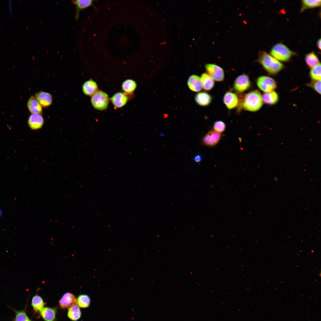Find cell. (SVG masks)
I'll list each match as a JSON object with an SVG mask.
<instances>
[{"instance_id":"cell-1","label":"cell","mask_w":321,"mask_h":321,"mask_svg":"<svg viewBox=\"0 0 321 321\" xmlns=\"http://www.w3.org/2000/svg\"><path fill=\"white\" fill-rule=\"evenodd\" d=\"M263 104L262 95L256 90L245 94L240 99L239 106L245 110L255 112L261 108Z\"/></svg>"},{"instance_id":"cell-2","label":"cell","mask_w":321,"mask_h":321,"mask_svg":"<svg viewBox=\"0 0 321 321\" xmlns=\"http://www.w3.org/2000/svg\"><path fill=\"white\" fill-rule=\"evenodd\" d=\"M257 62L270 74L275 75L284 67L283 64L265 51H260Z\"/></svg>"},{"instance_id":"cell-3","label":"cell","mask_w":321,"mask_h":321,"mask_svg":"<svg viewBox=\"0 0 321 321\" xmlns=\"http://www.w3.org/2000/svg\"><path fill=\"white\" fill-rule=\"evenodd\" d=\"M271 55L276 59L283 62L289 61L295 53L281 43L274 45L270 51Z\"/></svg>"},{"instance_id":"cell-4","label":"cell","mask_w":321,"mask_h":321,"mask_svg":"<svg viewBox=\"0 0 321 321\" xmlns=\"http://www.w3.org/2000/svg\"><path fill=\"white\" fill-rule=\"evenodd\" d=\"M91 101L92 106L95 109L103 110L108 107L109 98L108 95L101 91H97L92 96Z\"/></svg>"},{"instance_id":"cell-5","label":"cell","mask_w":321,"mask_h":321,"mask_svg":"<svg viewBox=\"0 0 321 321\" xmlns=\"http://www.w3.org/2000/svg\"><path fill=\"white\" fill-rule=\"evenodd\" d=\"M256 84L259 89L265 92L273 91L277 86L276 82L274 79L266 76L259 77L257 79Z\"/></svg>"},{"instance_id":"cell-6","label":"cell","mask_w":321,"mask_h":321,"mask_svg":"<svg viewBox=\"0 0 321 321\" xmlns=\"http://www.w3.org/2000/svg\"><path fill=\"white\" fill-rule=\"evenodd\" d=\"M251 84L248 76L243 74L238 76L235 79L233 84V88L237 92L241 93L249 89Z\"/></svg>"},{"instance_id":"cell-7","label":"cell","mask_w":321,"mask_h":321,"mask_svg":"<svg viewBox=\"0 0 321 321\" xmlns=\"http://www.w3.org/2000/svg\"><path fill=\"white\" fill-rule=\"evenodd\" d=\"M207 73L213 80L218 82L224 81V73L223 69L219 66L214 64L209 63L205 65Z\"/></svg>"},{"instance_id":"cell-8","label":"cell","mask_w":321,"mask_h":321,"mask_svg":"<svg viewBox=\"0 0 321 321\" xmlns=\"http://www.w3.org/2000/svg\"><path fill=\"white\" fill-rule=\"evenodd\" d=\"M223 101L227 108L228 109L231 110L239 106L240 100L237 93L229 91L224 94Z\"/></svg>"},{"instance_id":"cell-9","label":"cell","mask_w":321,"mask_h":321,"mask_svg":"<svg viewBox=\"0 0 321 321\" xmlns=\"http://www.w3.org/2000/svg\"><path fill=\"white\" fill-rule=\"evenodd\" d=\"M222 136L221 133L212 130L209 131L203 137L202 143L206 146L213 147L218 144Z\"/></svg>"},{"instance_id":"cell-10","label":"cell","mask_w":321,"mask_h":321,"mask_svg":"<svg viewBox=\"0 0 321 321\" xmlns=\"http://www.w3.org/2000/svg\"><path fill=\"white\" fill-rule=\"evenodd\" d=\"M28 123L29 126L32 129L37 130L42 128L44 123V120L40 114H32L28 119Z\"/></svg>"},{"instance_id":"cell-11","label":"cell","mask_w":321,"mask_h":321,"mask_svg":"<svg viewBox=\"0 0 321 321\" xmlns=\"http://www.w3.org/2000/svg\"><path fill=\"white\" fill-rule=\"evenodd\" d=\"M59 306L62 309H68L73 305L77 304L75 296L70 292L65 293L59 301Z\"/></svg>"},{"instance_id":"cell-12","label":"cell","mask_w":321,"mask_h":321,"mask_svg":"<svg viewBox=\"0 0 321 321\" xmlns=\"http://www.w3.org/2000/svg\"><path fill=\"white\" fill-rule=\"evenodd\" d=\"M35 97L42 107H48L52 104V97L49 93L40 92L36 94Z\"/></svg>"},{"instance_id":"cell-13","label":"cell","mask_w":321,"mask_h":321,"mask_svg":"<svg viewBox=\"0 0 321 321\" xmlns=\"http://www.w3.org/2000/svg\"><path fill=\"white\" fill-rule=\"evenodd\" d=\"M195 98L196 102L198 105L203 106H208L212 100L211 95L204 92L197 93L195 96Z\"/></svg>"},{"instance_id":"cell-14","label":"cell","mask_w":321,"mask_h":321,"mask_svg":"<svg viewBox=\"0 0 321 321\" xmlns=\"http://www.w3.org/2000/svg\"><path fill=\"white\" fill-rule=\"evenodd\" d=\"M188 85L191 90L195 92H199L202 88L200 77L196 75H192L189 77Z\"/></svg>"},{"instance_id":"cell-15","label":"cell","mask_w":321,"mask_h":321,"mask_svg":"<svg viewBox=\"0 0 321 321\" xmlns=\"http://www.w3.org/2000/svg\"><path fill=\"white\" fill-rule=\"evenodd\" d=\"M128 99L127 96L122 92L116 93L111 98L112 104L117 108H121L124 106L127 103Z\"/></svg>"},{"instance_id":"cell-16","label":"cell","mask_w":321,"mask_h":321,"mask_svg":"<svg viewBox=\"0 0 321 321\" xmlns=\"http://www.w3.org/2000/svg\"><path fill=\"white\" fill-rule=\"evenodd\" d=\"M94 1L92 0H75L72 1V2L75 5L76 13L75 19H78L79 13L82 10L90 6H94Z\"/></svg>"},{"instance_id":"cell-17","label":"cell","mask_w":321,"mask_h":321,"mask_svg":"<svg viewBox=\"0 0 321 321\" xmlns=\"http://www.w3.org/2000/svg\"><path fill=\"white\" fill-rule=\"evenodd\" d=\"M27 106L29 111L32 114H40L42 112V106L34 96H31L29 99Z\"/></svg>"},{"instance_id":"cell-18","label":"cell","mask_w":321,"mask_h":321,"mask_svg":"<svg viewBox=\"0 0 321 321\" xmlns=\"http://www.w3.org/2000/svg\"><path fill=\"white\" fill-rule=\"evenodd\" d=\"M39 311L41 316L45 321H54L56 318V309L55 308L44 307Z\"/></svg>"},{"instance_id":"cell-19","label":"cell","mask_w":321,"mask_h":321,"mask_svg":"<svg viewBox=\"0 0 321 321\" xmlns=\"http://www.w3.org/2000/svg\"><path fill=\"white\" fill-rule=\"evenodd\" d=\"M97 83L92 80L86 81L82 86L84 93L88 96H92L97 91Z\"/></svg>"},{"instance_id":"cell-20","label":"cell","mask_w":321,"mask_h":321,"mask_svg":"<svg viewBox=\"0 0 321 321\" xmlns=\"http://www.w3.org/2000/svg\"><path fill=\"white\" fill-rule=\"evenodd\" d=\"M202 88L206 91H210L214 87V80L207 73H202L200 77Z\"/></svg>"},{"instance_id":"cell-21","label":"cell","mask_w":321,"mask_h":321,"mask_svg":"<svg viewBox=\"0 0 321 321\" xmlns=\"http://www.w3.org/2000/svg\"><path fill=\"white\" fill-rule=\"evenodd\" d=\"M263 101L269 105H274L278 100V95L274 91L265 92L262 96Z\"/></svg>"},{"instance_id":"cell-22","label":"cell","mask_w":321,"mask_h":321,"mask_svg":"<svg viewBox=\"0 0 321 321\" xmlns=\"http://www.w3.org/2000/svg\"><path fill=\"white\" fill-rule=\"evenodd\" d=\"M81 315L80 307L77 304L73 305L68 309L67 316L71 320L76 321L81 317Z\"/></svg>"},{"instance_id":"cell-23","label":"cell","mask_w":321,"mask_h":321,"mask_svg":"<svg viewBox=\"0 0 321 321\" xmlns=\"http://www.w3.org/2000/svg\"><path fill=\"white\" fill-rule=\"evenodd\" d=\"M305 61L307 65L310 68H312L320 63L318 56L314 51L306 55Z\"/></svg>"},{"instance_id":"cell-24","label":"cell","mask_w":321,"mask_h":321,"mask_svg":"<svg viewBox=\"0 0 321 321\" xmlns=\"http://www.w3.org/2000/svg\"><path fill=\"white\" fill-rule=\"evenodd\" d=\"M137 86L136 82L132 79H127L122 84L123 90L126 93L130 94L136 89Z\"/></svg>"},{"instance_id":"cell-25","label":"cell","mask_w":321,"mask_h":321,"mask_svg":"<svg viewBox=\"0 0 321 321\" xmlns=\"http://www.w3.org/2000/svg\"><path fill=\"white\" fill-rule=\"evenodd\" d=\"M321 2L320 0H303L302 1V6L300 12H302L309 8L319 7L321 5Z\"/></svg>"},{"instance_id":"cell-26","label":"cell","mask_w":321,"mask_h":321,"mask_svg":"<svg viewBox=\"0 0 321 321\" xmlns=\"http://www.w3.org/2000/svg\"><path fill=\"white\" fill-rule=\"evenodd\" d=\"M32 306L35 312L40 311L44 306V303L43 299L38 295H35L32 299Z\"/></svg>"},{"instance_id":"cell-27","label":"cell","mask_w":321,"mask_h":321,"mask_svg":"<svg viewBox=\"0 0 321 321\" xmlns=\"http://www.w3.org/2000/svg\"><path fill=\"white\" fill-rule=\"evenodd\" d=\"M309 75L313 81H321V64L320 62L311 68Z\"/></svg>"},{"instance_id":"cell-28","label":"cell","mask_w":321,"mask_h":321,"mask_svg":"<svg viewBox=\"0 0 321 321\" xmlns=\"http://www.w3.org/2000/svg\"><path fill=\"white\" fill-rule=\"evenodd\" d=\"M90 298L86 295H81L76 299V303L78 306L81 308L88 307L90 305Z\"/></svg>"},{"instance_id":"cell-29","label":"cell","mask_w":321,"mask_h":321,"mask_svg":"<svg viewBox=\"0 0 321 321\" xmlns=\"http://www.w3.org/2000/svg\"><path fill=\"white\" fill-rule=\"evenodd\" d=\"M15 317L14 321H32L27 316L25 310H15Z\"/></svg>"},{"instance_id":"cell-30","label":"cell","mask_w":321,"mask_h":321,"mask_svg":"<svg viewBox=\"0 0 321 321\" xmlns=\"http://www.w3.org/2000/svg\"><path fill=\"white\" fill-rule=\"evenodd\" d=\"M213 128L214 130L221 133L225 130L226 125L223 121L218 120L214 122Z\"/></svg>"},{"instance_id":"cell-31","label":"cell","mask_w":321,"mask_h":321,"mask_svg":"<svg viewBox=\"0 0 321 321\" xmlns=\"http://www.w3.org/2000/svg\"><path fill=\"white\" fill-rule=\"evenodd\" d=\"M317 93L321 94V81H313L307 84Z\"/></svg>"},{"instance_id":"cell-32","label":"cell","mask_w":321,"mask_h":321,"mask_svg":"<svg viewBox=\"0 0 321 321\" xmlns=\"http://www.w3.org/2000/svg\"><path fill=\"white\" fill-rule=\"evenodd\" d=\"M203 158V156L202 154L200 153H198L192 159L196 162H199L202 160Z\"/></svg>"},{"instance_id":"cell-33","label":"cell","mask_w":321,"mask_h":321,"mask_svg":"<svg viewBox=\"0 0 321 321\" xmlns=\"http://www.w3.org/2000/svg\"><path fill=\"white\" fill-rule=\"evenodd\" d=\"M12 0H9L8 3V5L9 9V16L10 17L12 16Z\"/></svg>"},{"instance_id":"cell-34","label":"cell","mask_w":321,"mask_h":321,"mask_svg":"<svg viewBox=\"0 0 321 321\" xmlns=\"http://www.w3.org/2000/svg\"><path fill=\"white\" fill-rule=\"evenodd\" d=\"M317 46L318 48L320 50L321 49V39H319L318 40V41H317Z\"/></svg>"},{"instance_id":"cell-35","label":"cell","mask_w":321,"mask_h":321,"mask_svg":"<svg viewBox=\"0 0 321 321\" xmlns=\"http://www.w3.org/2000/svg\"><path fill=\"white\" fill-rule=\"evenodd\" d=\"M211 267L216 270H218L219 269V267L218 266H216L212 265Z\"/></svg>"},{"instance_id":"cell-36","label":"cell","mask_w":321,"mask_h":321,"mask_svg":"<svg viewBox=\"0 0 321 321\" xmlns=\"http://www.w3.org/2000/svg\"><path fill=\"white\" fill-rule=\"evenodd\" d=\"M245 266L246 267H247V264H246L245 265Z\"/></svg>"}]
</instances>
